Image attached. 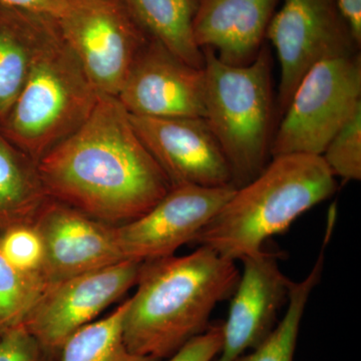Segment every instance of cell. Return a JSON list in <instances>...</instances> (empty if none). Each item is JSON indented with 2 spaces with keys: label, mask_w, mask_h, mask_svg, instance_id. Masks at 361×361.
<instances>
[{
  "label": "cell",
  "mask_w": 361,
  "mask_h": 361,
  "mask_svg": "<svg viewBox=\"0 0 361 361\" xmlns=\"http://www.w3.org/2000/svg\"><path fill=\"white\" fill-rule=\"evenodd\" d=\"M44 249L40 274L47 285L123 260L115 226L56 200L45 204L35 223Z\"/></svg>",
  "instance_id": "obj_13"
},
{
  "label": "cell",
  "mask_w": 361,
  "mask_h": 361,
  "mask_svg": "<svg viewBox=\"0 0 361 361\" xmlns=\"http://www.w3.org/2000/svg\"><path fill=\"white\" fill-rule=\"evenodd\" d=\"M49 200L37 164L0 130V233L35 225Z\"/></svg>",
  "instance_id": "obj_16"
},
{
  "label": "cell",
  "mask_w": 361,
  "mask_h": 361,
  "mask_svg": "<svg viewBox=\"0 0 361 361\" xmlns=\"http://www.w3.org/2000/svg\"><path fill=\"white\" fill-rule=\"evenodd\" d=\"M70 0H0V6L59 20L68 9Z\"/></svg>",
  "instance_id": "obj_26"
},
{
  "label": "cell",
  "mask_w": 361,
  "mask_h": 361,
  "mask_svg": "<svg viewBox=\"0 0 361 361\" xmlns=\"http://www.w3.org/2000/svg\"><path fill=\"white\" fill-rule=\"evenodd\" d=\"M278 257L262 249L240 260L243 272L233 293L227 320L222 323V348L214 361L237 360L257 348L276 326L291 283L280 269Z\"/></svg>",
  "instance_id": "obj_14"
},
{
  "label": "cell",
  "mask_w": 361,
  "mask_h": 361,
  "mask_svg": "<svg viewBox=\"0 0 361 361\" xmlns=\"http://www.w3.org/2000/svg\"><path fill=\"white\" fill-rule=\"evenodd\" d=\"M39 341L23 325L0 336V361H54Z\"/></svg>",
  "instance_id": "obj_24"
},
{
  "label": "cell",
  "mask_w": 361,
  "mask_h": 361,
  "mask_svg": "<svg viewBox=\"0 0 361 361\" xmlns=\"http://www.w3.org/2000/svg\"><path fill=\"white\" fill-rule=\"evenodd\" d=\"M322 157L334 177L361 179V110L332 137Z\"/></svg>",
  "instance_id": "obj_22"
},
{
  "label": "cell",
  "mask_w": 361,
  "mask_h": 361,
  "mask_svg": "<svg viewBox=\"0 0 361 361\" xmlns=\"http://www.w3.org/2000/svg\"><path fill=\"white\" fill-rule=\"evenodd\" d=\"M49 18L0 6V126L25 85Z\"/></svg>",
  "instance_id": "obj_17"
},
{
  "label": "cell",
  "mask_w": 361,
  "mask_h": 361,
  "mask_svg": "<svg viewBox=\"0 0 361 361\" xmlns=\"http://www.w3.org/2000/svg\"><path fill=\"white\" fill-rule=\"evenodd\" d=\"M142 264L121 261L47 285L23 326L47 353L59 358L63 344L71 336L94 322L137 284Z\"/></svg>",
  "instance_id": "obj_8"
},
{
  "label": "cell",
  "mask_w": 361,
  "mask_h": 361,
  "mask_svg": "<svg viewBox=\"0 0 361 361\" xmlns=\"http://www.w3.org/2000/svg\"><path fill=\"white\" fill-rule=\"evenodd\" d=\"M360 110V54L353 51L322 59L294 92L271 141V158L322 156L332 137Z\"/></svg>",
  "instance_id": "obj_6"
},
{
  "label": "cell",
  "mask_w": 361,
  "mask_h": 361,
  "mask_svg": "<svg viewBox=\"0 0 361 361\" xmlns=\"http://www.w3.org/2000/svg\"><path fill=\"white\" fill-rule=\"evenodd\" d=\"M336 219L329 217L322 250L310 274L298 282L291 281L289 286L287 310L281 322L277 323L269 336L251 353L239 356L234 361H294L299 330L306 305L313 289L319 282L324 267L325 250L334 234Z\"/></svg>",
  "instance_id": "obj_19"
},
{
  "label": "cell",
  "mask_w": 361,
  "mask_h": 361,
  "mask_svg": "<svg viewBox=\"0 0 361 361\" xmlns=\"http://www.w3.org/2000/svg\"><path fill=\"white\" fill-rule=\"evenodd\" d=\"M239 277L236 262L204 246L142 263L123 316L126 345L135 355L168 360L210 327L214 308L233 295Z\"/></svg>",
  "instance_id": "obj_2"
},
{
  "label": "cell",
  "mask_w": 361,
  "mask_h": 361,
  "mask_svg": "<svg viewBox=\"0 0 361 361\" xmlns=\"http://www.w3.org/2000/svg\"><path fill=\"white\" fill-rule=\"evenodd\" d=\"M342 20L348 25L356 47L361 44V0H334Z\"/></svg>",
  "instance_id": "obj_27"
},
{
  "label": "cell",
  "mask_w": 361,
  "mask_h": 361,
  "mask_svg": "<svg viewBox=\"0 0 361 361\" xmlns=\"http://www.w3.org/2000/svg\"><path fill=\"white\" fill-rule=\"evenodd\" d=\"M149 39L195 68H204V52L194 39L198 0H123Z\"/></svg>",
  "instance_id": "obj_18"
},
{
  "label": "cell",
  "mask_w": 361,
  "mask_h": 361,
  "mask_svg": "<svg viewBox=\"0 0 361 361\" xmlns=\"http://www.w3.org/2000/svg\"><path fill=\"white\" fill-rule=\"evenodd\" d=\"M116 97L133 116L204 118L205 73L149 39Z\"/></svg>",
  "instance_id": "obj_12"
},
{
  "label": "cell",
  "mask_w": 361,
  "mask_h": 361,
  "mask_svg": "<svg viewBox=\"0 0 361 361\" xmlns=\"http://www.w3.org/2000/svg\"><path fill=\"white\" fill-rule=\"evenodd\" d=\"M279 0H198L193 21L195 42L212 49L223 63H252L262 47Z\"/></svg>",
  "instance_id": "obj_15"
},
{
  "label": "cell",
  "mask_w": 361,
  "mask_h": 361,
  "mask_svg": "<svg viewBox=\"0 0 361 361\" xmlns=\"http://www.w3.org/2000/svg\"><path fill=\"white\" fill-rule=\"evenodd\" d=\"M336 189L322 156L274 157L255 179L235 190L193 243L236 262L262 250L266 240L286 231Z\"/></svg>",
  "instance_id": "obj_3"
},
{
  "label": "cell",
  "mask_w": 361,
  "mask_h": 361,
  "mask_svg": "<svg viewBox=\"0 0 361 361\" xmlns=\"http://www.w3.org/2000/svg\"><path fill=\"white\" fill-rule=\"evenodd\" d=\"M47 287L40 273L18 269L0 251V336L25 324Z\"/></svg>",
  "instance_id": "obj_21"
},
{
  "label": "cell",
  "mask_w": 361,
  "mask_h": 361,
  "mask_svg": "<svg viewBox=\"0 0 361 361\" xmlns=\"http://www.w3.org/2000/svg\"><path fill=\"white\" fill-rule=\"evenodd\" d=\"M129 116L171 187L236 188L227 159L205 118Z\"/></svg>",
  "instance_id": "obj_11"
},
{
  "label": "cell",
  "mask_w": 361,
  "mask_h": 361,
  "mask_svg": "<svg viewBox=\"0 0 361 361\" xmlns=\"http://www.w3.org/2000/svg\"><path fill=\"white\" fill-rule=\"evenodd\" d=\"M99 97L58 21L49 18L25 85L0 130L37 164L87 120Z\"/></svg>",
  "instance_id": "obj_4"
},
{
  "label": "cell",
  "mask_w": 361,
  "mask_h": 361,
  "mask_svg": "<svg viewBox=\"0 0 361 361\" xmlns=\"http://www.w3.org/2000/svg\"><path fill=\"white\" fill-rule=\"evenodd\" d=\"M266 37L274 45L281 66L278 92L281 114L316 63L358 49L334 0H284L268 25Z\"/></svg>",
  "instance_id": "obj_9"
},
{
  "label": "cell",
  "mask_w": 361,
  "mask_h": 361,
  "mask_svg": "<svg viewBox=\"0 0 361 361\" xmlns=\"http://www.w3.org/2000/svg\"><path fill=\"white\" fill-rule=\"evenodd\" d=\"M205 118L227 159L236 188L268 164L273 114L271 56L261 49L252 63L231 66L205 49Z\"/></svg>",
  "instance_id": "obj_5"
},
{
  "label": "cell",
  "mask_w": 361,
  "mask_h": 361,
  "mask_svg": "<svg viewBox=\"0 0 361 361\" xmlns=\"http://www.w3.org/2000/svg\"></svg>",
  "instance_id": "obj_28"
},
{
  "label": "cell",
  "mask_w": 361,
  "mask_h": 361,
  "mask_svg": "<svg viewBox=\"0 0 361 361\" xmlns=\"http://www.w3.org/2000/svg\"><path fill=\"white\" fill-rule=\"evenodd\" d=\"M56 21L97 94L118 97L149 40L123 0H70Z\"/></svg>",
  "instance_id": "obj_7"
},
{
  "label": "cell",
  "mask_w": 361,
  "mask_h": 361,
  "mask_svg": "<svg viewBox=\"0 0 361 361\" xmlns=\"http://www.w3.org/2000/svg\"><path fill=\"white\" fill-rule=\"evenodd\" d=\"M223 344L222 323L211 324L204 334L185 344L168 361H214Z\"/></svg>",
  "instance_id": "obj_25"
},
{
  "label": "cell",
  "mask_w": 361,
  "mask_h": 361,
  "mask_svg": "<svg viewBox=\"0 0 361 361\" xmlns=\"http://www.w3.org/2000/svg\"><path fill=\"white\" fill-rule=\"evenodd\" d=\"M37 170L52 200L113 226L141 217L171 189L118 97L104 94L87 120L37 161Z\"/></svg>",
  "instance_id": "obj_1"
},
{
  "label": "cell",
  "mask_w": 361,
  "mask_h": 361,
  "mask_svg": "<svg viewBox=\"0 0 361 361\" xmlns=\"http://www.w3.org/2000/svg\"><path fill=\"white\" fill-rule=\"evenodd\" d=\"M237 188L194 185L171 187L159 203L141 217L115 226L123 260L147 262L174 255L191 243Z\"/></svg>",
  "instance_id": "obj_10"
},
{
  "label": "cell",
  "mask_w": 361,
  "mask_h": 361,
  "mask_svg": "<svg viewBox=\"0 0 361 361\" xmlns=\"http://www.w3.org/2000/svg\"><path fill=\"white\" fill-rule=\"evenodd\" d=\"M127 300L110 315L85 325L63 344L59 361H160L135 355L126 345L123 320Z\"/></svg>",
  "instance_id": "obj_20"
},
{
  "label": "cell",
  "mask_w": 361,
  "mask_h": 361,
  "mask_svg": "<svg viewBox=\"0 0 361 361\" xmlns=\"http://www.w3.org/2000/svg\"><path fill=\"white\" fill-rule=\"evenodd\" d=\"M0 251L18 269L32 273L42 271L44 244L35 225L18 226L0 233Z\"/></svg>",
  "instance_id": "obj_23"
}]
</instances>
